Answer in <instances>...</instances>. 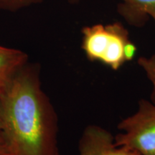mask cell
I'll return each instance as SVG.
<instances>
[{"label": "cell", "instance_id": "1", "mask_svg": "<svg viewBox=\"0 0 155 155\" xmlns=\"http://www.w3.org/2000/svg\"><path fill=\"white\" fill-rule=\"evenodd\" d=\"M1 98L5 140L12 155H60L57 115L33 66L19 70Z\"/></svg>", "mask_w": 155, "mask_h": 155}, {"label": "cell", "instance_id": "2", "mask_svg": "<svg viewBox=\"0 0 155 155\" xmlns=\"http://www.w3.org/2000/svg\"><path fill=\"white\" fill-rule=\"evenodd\" d=\"M82 34V49L90 61L101 62L117 71L135 56L137 48L121 23L85 27Z\"/></svg>", "mask_w": 155, "mask_h": 155}, {"label": "cell", "instance_id": "3", "mask_svg": "<svg viewBox=\"0 0 155 155\" xmlns=\"http://www.w3.org/2000/svg\"><path fill=\"white\" fill-rule=\"evenodd\" d=\"M120 132L114 137V146H125L141 155H155V105L141 99L132 115L119 122Z\"/></svg>", "mask_w": 155, "mask_h": 155}, {"label": "cell", "instance_id": "4", "mask_svg": "<svg viewBox=\"0 0 155 155\" xmlns=\"http://www.w3.org/2000/svg\"><path fill=\"white\" fill-rule=\"evenodd\" d=\"M114 145L111 133L99 126L91 125L83 131L79 141L80 155H103L108 148Z\"/></svg>", "mask_w": 155, "mask_h": 155}, {"label": "cell", "instance_id": "5", "mask_svg": "<svg viewBox=\"0 0 155 155\" xmlns=\"http://www.w3.org/2000/svg\"><path fill=\"white\" fill-rule=\"evenodd\" d=\"M121 1V2L118 5V12L130 25L143 26L149 17H151L155 22V0Z\"/></svg>", "mask_w": 155, "mask_h": 155}, {"label": "cell", "instance_id": "6", "mask_svg": "<svg viewBox=\"0 0 155 155\" xmlns=\"http://www.w3.org/2000/svg\"><path fill=\"white\" fill-rule=\"evenodd\" d=\"M28 55L22 50L0 45V94L12 78L28 63Z\"/></svg>", "mask_w": 155, "mask_h": 155}, {"label": "cell", "instance_id": "7", "mask_svg": "<svg viewBox=\"0 0 155 155\" xmlns=\"http://www.w3.org/2000/svg\"><path fill=\"white\" fill-rule=\"evenodd\" d=\"M138 65L143 70L152 84L150 101L155 105V54L149 57L141 56L138 59Z\"/></svg>", "mask_w": 155, "mask_h": 155}, {"label": "cell", "instance_id": "8", "mask_svg": "<svg viewBox=\"0 0 155 155\" xmlns=\"http://www.w3.org/2000/svg\"><path fill=\"white\" fill-rule=\"evenodd\" d=\"M43 0H0V9L16 11L40 3Z\"/></svg>", "mask_w": 155, "mask_h": 155}, {"label": "cell", "instance_id": "9", "mask_svg": "<svg viewBox=\"0 0 155 155\" xmlns=\"http://www.w3.org/2000/svg\"><path fill=\"white\" fill-rule=\"evenodd\" d=\"M103 155H141L138 151L125 146H112L108 148Z\"/></svg>", "mask_w": 155, "mask_h": 155}, {"label": "cell", "instance_id": "10", "mask_svg": "<svg viewBox=\"0 0 155 155\" xmlns=\"http://www.w3.org/2000/svg\"><path fill=\"white\" fill-rule=\"evenodd\" d=\"M0 94V144H5V136H4L3 130V122H2V98Z\"/></svg>", "mask_w": 155, "mask_h": 155}, {"label": "cell", "instance_id": "11", "mask_svg": "<svg viewBox=\"0 0 155 155\" xmlns=\"http://www.w3.org/2000/svg\"><path fill=\"white\" fill-rule=\"evenodd\" d=\"M0 155H12L7 144H0Z\"/></svg>", "mask_w": 155, "mask_h": 155}]
</instances>
